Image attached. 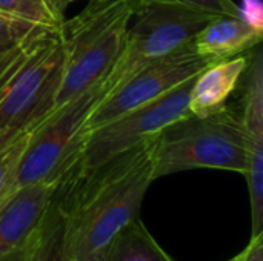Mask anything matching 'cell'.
<instances>
[{"mask_svg":"<svg viewBox=\"0 0 263 261\" xmlns=\"http://www.w3.org/2000/svg\"><path fill=\"white\" fill-rule=\"evenodd\" d=\"M35 235V234H34ZM34 235L23 245L20 246L18 249L12 251L11 254H8L5 258H2L0 261H26L28 260V255H29V251H31V246H32V242H34Z\"/></svg>","mask_w":263,"mask_h":261,"instance_id":"obj_20","label":"cell"},{"mask_svg":"<svg viewBox=\"0 0 263 261\" xmlns=\"http://www.w3.org/2000/svg\"><path fill=\"white\" fill-rule=\"evenodd\" d=\"M193 80L91 131L77 162V172L86 174L156 137L166 126L191 115L188 102Z\"/></svg>","mask_w":263,"mask_h":261,"instance_id":"obj_7","label":"cell"},{"mask_svg":"<svg viewBox=\"0 0 263 261\" xmlns=\"http://www.w3.org/2000/svg\"><path fill=\"white\" fill-rule=\"evenodd\" d=\"M103 97L102 82L72 97L31 132L17 168L14 191L34 183H59L77 166L88 137V118Z\"/></svg>","mask_w":263,"mask_h":261,"instance_id":"obj_5","label":"cell"},{"mask_svg":"<svg viewBox=\"0 0 263 261\" xmlns=\"http://www.w3.org/2000/svg\"><path fill=\"white\" fill-rule=\"evenodd\" d=\"M248 138L239 114L228 105L203 117L188 115L154 137V180L193 169L245 174Z\"/></svg>","mask_w":263,"mask_h":261,"instance_id":"obj_4","label":"cell"},{"mask_svg":"<svg viewBox=\"0 0 263 261\" xmlns=\"http://www.w3.org/2000/svg\"><path fill=\"white\" fill-rule=\"evenodd\" d=\"M154 137L79 174L72 168L54 192L66 261H102L112 238L139 217L153 177Z\"/></svg>","mask_w":263,"mask_h":261,"instance_id":"obj_1","label":"cell"},{"mask_svg":"<svg viewBox=\"0 0 263 261\" xmlns=\"http://www.w3.org/2000/svg\"><path fill=\"white\" fill-rule=\"evenodd\" d=\"M32 131L20 135L14 142H11L6 146L0 148V203L9 194L14 192L17 168H18L22 154H23V151L26 148V143H28Z\"/></svg>","mask_w":263,"mask_h":261,"instance_id":"obj_15","label":"cell"},{"mask_svg":"<svg viewBox=\"0 0 263 261\" xmlns=\"http://www.w3.org/2000/svg\"><path fill=\"white\" fill-rule=\"evenodd\" d=\"M250 55L240 54L210 63L193 80L188 111L194 117L210 115L227 106L248 68Z\"/></svg>","mask_w":263,"mask_h":261,"instance_id":"obj_10","label":"cell"},{"mask_svg":"<svg viewBox=\"0 0 263 261\" xmlns=\"http://www.w3.org/2000/svg\"><path fill=\"white\" fill-rule=\"evenodd\" d=\"M55 188L57 183L22 186L0 203V260L35 234Z\"/></svg>","mask_w":263,"mask_h":261,"instance_id":"obj_9","label":"cell"},{"mask_svg":"<svg viewBox=\"0 0 263 261\" xmlns=\"http://www.w3.org/2000/svg\"><path fill=\"white\" fill-rule=\"evenodd\" d=\"M237 15L257 31H263L262 0H242L237 5Z\"/></svg>","mask_w":263,"mask_h":261,"instance_id":"obj_18","label":"cell"},{"mask_svg":"<svg viewBox=\"0 0 263 261\" xmlns=\"http://www.w3.org/2000/svg\"><path fill=\"white\" fill-rule=\"evenodd\" d=\"M140 3H173L188 6L214 15H237V3L233 0H134Z\"/></svg>","mask_w":263,"mask_h":261,"instance_id":"obj_17","label":"cell"},{"mask_svg":"<svg viewBox=\"0 0 263 261\" xmlns=\"http://www.w3.org/2000/svg\"><path fill=\"white\" fill-rule=\"evenodd\" d=\"M102 261H174L137 217L109 243Z\"/></svg>","mask_w":263,"mask_h":261,"instance_id":"obj_12","label":"cell"},{"mask_svg":"<svg viewBox=\"0 0 263 261\" xmlns=\"http://www.w3.org/2000/svg\"><path fill=\"white\" fill-rule=\"evenodd\" d=\"M37 31L42 29L0 11V58Z\"/></svg>","mask_w":263,"mask_h":261,"instance_id":"obj_16","label":"cell"},{"mask_svg":"<svg viewBox=\"0 0 263 261\" xmlns=\"http://www.w3.org/2000/svg\"><path fill=\"white\" fill-rule=\"evenodd\" d=\"M2 58H3V57H2ZM2 58H0V60H2Z\"/></svg>","mask_w":263,"mask_h":261,"instance_id":"obj_23","label":"cell"},{"mask_svg":"<svg viewBox=\"0 0 263 261\" xmlns=\"http://www.w3.org/2000/svg\"><path fill=\"white\" fill-rule=\"evenodd\" d=\"M234 261H263V234L251 237L248 246L236 255Z\"/></svg>","mask_w":263,"mask_h":261,"instance_id":"obj_19","label":"cell"},{"mask_svg":"<svg viewBox=\"0 0 263 261\" xmlns=\"http://www.w3.org/2000/svg\"><path fill=\"white\" fill-rule=\"evenodd\" d=\"M263 31L245 23L239 15H216L194 37L196 52L210 63L227 60L260 46Z\"/></svg>","mask_w":263,"mask_h":261,"instance_id":"obj_11","label":"cell"},{"mask_svg":"<svg viewBox=\"0 0 263 261\" xmlns=\"http://www.w3.org/2000/svg\"><path fill=\"white\" fill-rule=\"evenodd\" d=\"M71 2H76V0H68V3H71ZM91 2V0H89Z\"/></svg>","mask_w":263,"mask_h":261,"instance_id":"obj_21","label":"cell"},{"mask_svg":"<svg viewBox=\"0 0 263 261\" xmlns=\"http://www.w3.org/2000/svg\"><path fill=\"white\" fill-rule=\"evenodd\" d=\"M214 14L173 3H140L133 15L123 49L103 82L105 95L143 65L186 45Z\"/></svg>","mask_w":263,"mask_h":261,"instance_id":"obj_6","label":"cell"},{"mask_svg":"<svg viewBox=\"0 0 263 261\" xmlns=\"http://www.w3.org/2000/svg\"><path fill=\"white\" fill-rule=\"evenodd\" d=\"M208 65L210 62L196 52L193 42L159 60L143 65L99 102L88 118V134L105 123L165 95L194 78Z\"/></svg>","mask_w":263,"mask_h":261,"instance_id":"obj_8","label":"cell"},{"mask_svg":"<svg viewBox=\"0 0 263 261\" xmlns=\"http://www.w3.org/2000/svg\"><path fill=\"white\" fill-rule=\"evenodd\" d=\"M228 261H234V260H233V258H231V260H228Z\"/></svg>","mask_w":263,"mask_h":261,"instance_id":"obj_22","label":"cell"},{"mask_svg":"<svg viewBox=\"0 0 263 261\" xmlns=\"http://www.w3.org/2000/svg\"><path fill=\"white\" fill-rule=\"evenodd\" d=\"M136 8L134 0H91L77 15L65 18L60 31L63 68L54 111L105 82L123 49Z\"/></svg>","mask_w":263,"mask_h":261,"instance_id":"obj_3","label":"cell"},{"mask_svg":"<svg viewBox=\"0 0 263 261\" xmlns=\"http://www.w3.org/2000/svg\"><path fill=\"white\" fill-rule=\"evenodd\" d=\"M26 261H66L63 248V223L54 195L35 231Z\"/></svg>","mask_w":263,"mask_h":261,"instance_id":"obj_14","label":"cell"},{"mask_svg":"<svg viewBox=\"0 0 263 261\" xmlns=\"http://www.w3.org/2000/svg\"><path fill=\"white\" fill-rule=\"evenodd\" d=\"M68 0H0V11L42 31L60 32Z\"/></svg>","mask_w":263,"mask_h":261,"instance_id":"obj_13","label":"cell"},{"mask_svg":"<svg viewBox=\"0 0 263 261\" xmlns=\"http://www.w3.org/2000/svg\"><path fill=\"white\" fill-rule=\"evenodd\" d=\"M60 32L37 31L0 60V148L54 112L62 80Z\"/></svg>","mask_w":263,"mask_h":261,"instance_id":"obj_2","label":"cell"}]
</instances>
